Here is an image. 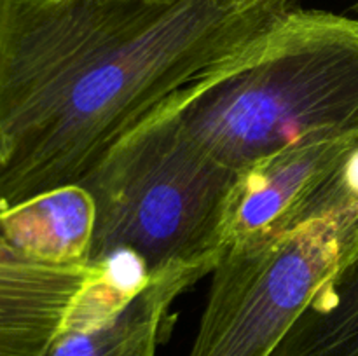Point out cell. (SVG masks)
Returning <instances> with one entry per match:
<instances>
[{
	"label": "cell",
	"mask_w": 358,
	"mask_h": 356,
	"mask_svg": "<svg viewBox=\"0 0 358 356\" xmlns=\"http://www.w3.org/2000/svg\"><path fill=\"white\" fill-rule=\"evenodd\" d=\"M103 264L44 260L0 236V356H48Z\"/></svg>",
	"instance_id": "obj_5"
},
{
	"label": "cell",
	"mask_w": 358,
	"mask_h": 356,
	"mask_svg": "<svg viewBox=\"0 0 358 356\" xmlns=\"http://www.w3.org/2000/svg\"><path fill=\"white\" fill-rule=\"evenodd\" d=\"M243 175L159 110L122 136L79 184L91 208L86 262L131 255L145 274L215 267Z\"/></svg>",
	"instance_id": "obj_3"
},
{
	"label": "cell",
	"mask_w": 358,
	"mask_h": 356,
	"mask_svg": "<svg viewBox=\"0 0 358 356\" xmlns=\"http://www.w3.org/2000/svg\"><path fill=\"white\" fill-rule=\"evenodd\" d=\"M91 208L83 188L72 187L27 202L0 216V236L30 257L86 260Z\"/></svg>",
	"instance_id": "obj_9"
},
{
	"label": "cell",
	"mask_w": 358,
	"mask_h": 356,
	"mask_svg": "<svg viewBox=\"0 0 358 356\" xmlns=\"http://www.w3.org/2000/svg\"><path fill=\"white\" fill-rule=\"evenodd\" d=\"M161 110L240 175L299 143L358 140V20L297 7L254 56Z\"/></svg>",
	"instance_id": "obj_2"
},
{
	"label": "cell",
	"mask_w": 358,
	"mask_h": 356,
	"mask_svg": "<svg viewBox=\"0 0 358 356\" xmlns=\"http://www.w3.org/2000/svg\"><path fill=\"white\" fill-rule=\"evenodd\" d=\"M297 0H0V216L264 45Z\"/></svg>",
	"instance_id": "obj_1"
},
{
	"label": "cell",
	"mask_w": 358,
	"mask_h": 356,
	"mask_svg": "<svg viewBox=\"0 0 358 356\" xmlns=\"http://www.w3.org/2000/svg\"><path fill=\"white\" fill-rule=\"evenodd\" d=\"M271 356H358V237Z\"/></svg>",
	"instance_id": "obj_8"
},
{
	"label": "cell",
	"mask_w": 358,
	"mask_h": 356,
	"mask_svg": "<svg viewBox=\"0 0 358 356\" xmlns=\"http://www.w3.org/2000/svg\"><path fill=\"white\" fill-rule=\"evenodd\" d=\"M357 142L327 138L299 143L250 168L236 188L226 244L285 232L306 223L322 185Z\"/></svg>",
	"instance_id": "obj_6"
},
{
	"label": "cell",
	"mask_w": 358,
	"mask_h": 356,
	"mask_svg": "<svg viewBox=\"0 0 358 356\" xmlns=\"http://www.w3.org/2000/svg\"><path fill=\"white\" fill-rule=\"evenodd\" d=\"M358 237V206L224 246L187 356H271Z\"/></svg>",
	"instance_id": "obj_4"
},
{
	"label": "cell",
	"mask_w": 358,
	"mask_h": 356,
	"mask_svg": "<svg viewBox=\"0 0 358 356\" xmlns=\"http://www.w3.org/2000/svg\"><path fill=\"white\" fill-rule=\"evenodd\" d=\"M212 269L198 264L150 272L108 313L73 306L48 356H157L173 302Z\"/></svg>",
	"instance_id": "obj_7"
}]
</instances>
